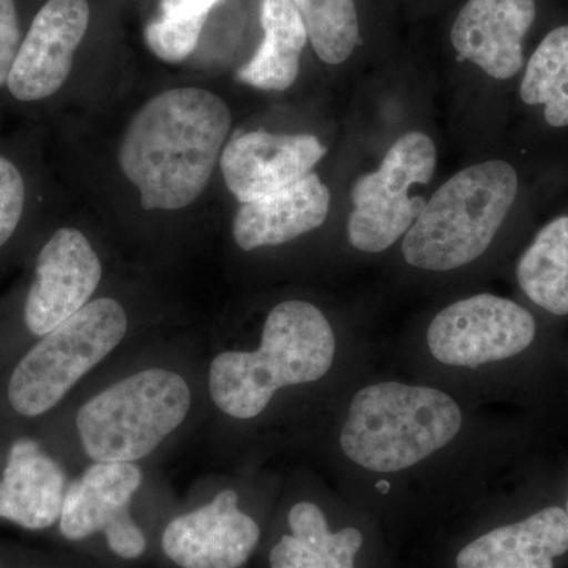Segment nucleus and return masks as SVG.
I'll return each mask as SVG.
<instances>
[{
    "instance_id": "obj_1",
    "label": "nucleus",
    "mask_w": 568,
    "mask_h": 568,
    "mask_svg": "<svg viewBox=\"0 0 568 568\" xmlns=\"http://www.w3.org/2000/svg\"><path fill=\"white\" fill-rule=\"evenodd\" d=\"M233 115L222 97L200 88L170 89L142 104L119 148V166L145 211H179L211 182Z\"/></svg>"
},
{
    "instance_id": "obj_2",
    "label": "nucleus",
    "mask_w": 568,
    "mask_h": 568,
    "mask_svg": "<svg viewBox=\"0 0 568 568\" xmlns=\"http://www.w3.org/2000/svg\"><path fill=\"white\" fill-rule=\"evenodd\" d=\"M525 182L506 156H485L459 168L429 193L402 239L403 257L418 271H457L476 263L521 204Z\"/></svg>"
},
{
    "instance_id": "obj_3",
    "label": "nucleus",
    "mask_w": 568,
    "mask_h": 568,
    "mask_svg": "<svg viewBox=\"0 0 568 568\" xmlns=\"http://www.w3.org/2000/svg\"><path fill=\"white\" fill-rule=\"evenodd\" d=\"M334 328L316 305L286 301L268 313L260 349L227 351L213 358V403L234 418H253L283 387L315 383L334 364Z\"/></svg>"
},
{
    "instance_id": "obj_4",
    "label": "nucleus",
    "mask_w": 568,
    "mask_h": 568,
    "mask_svg": "<svg viewBox=\"0 0 568 568\" xmlns=\"http://www.w3.org/2000/svg\"><path fill=\"white\" fill-rule=\"evenodd\" d=\"M462 425V409L444 392L381 383L354 396L339 443L358 466L398 473L446 447Z\"/></svg>"
},
{
    "instance_id": "obj_5",
    "label": "nucleus",
    "mask_w": 568,
    "mask_h": 568,
    "mask_svg": "<svg viewBox=\"0 0 568 568\" xmlns=\"http://www.w3.org/2000/svg\"><path fill=\"white\" fill-rule=\"evenodd\" d=\"M192 403L178 373L152 368L119 381L81 407L82 448L95 463H134L151 455L185 420Z\"/></svg>"
},
{
    "instance_id": "obj_6",
    "label": "nucleus",
    "mask_w": 568,
    "mask_h": 568,
    "mask_svg": "<svg viewBox=\"0 0 568 568\" xmlns=\"http://www.w3.org/2000/svg\"><path fill=\"white\" fill-rule=\"evenodd\" d=\"M439 166L432 133L409 129L388 145L373 170L354 179L349 189L346 234L362 253H383L402 242L428 200Z\"/></svg>"
},
{
    "instance_id": "obj_7",
    "label": "nucleus",
    "mask_w": 568,
    "mask_h": 568,
    "mask_svg": "<svg viewBox=\"0 0 568 568\" xmlns=\"http://www.w3.org/2000/svg\"><path fill=\"white\" fill-rule=\"evenodd\" d=\"M126 325L125 310L114 298L89 302L24 355L11 375L10 405L26 417L48 413L118 347Z\"/></svg>"
},
{
    "instance_id": "obj_8",
    "label": "nucleus",
    "mask_w": 568,
    "mask_h": 568,
    "mask_svg": "<svg viewBox=\"0 0 568 568\" xmlns=\"http://www.w3.org/2000/svg\"><path fill=\"white\" fill-rule=\"evenodd\" d=\"M537 13V0H458L444 47L459 80L481 95L517 88Z\"/></svg>"
},
{
    "instance_id": "obj_9",
    "label": "nucleus",
    "mask_w": 568,
    "mask_h": 568,
    "mask_svg": "<svg viewBox=\"0 0 568 568\" xmlns=\"http://www.w3.org/2000/svg\"><path fill=\"white\" fill-rule=\"evenodd\" d=\"M536 332V320L525 306L481 293L440 310L429 323L426 342L440 364L476 368L521 354Z\"/></svg>"
},
{
    "instance_id": "obj_10",
    "label": "nucleus",
    "mask_w": 568,
    "mask_h": 568,
    "mask_svg": "<svg viewBox=\"0 0 568 568\" xmlns=\"http://www.w3.org/2000/svg\"><path fill=\"white\" fill-rule=\"evenodd\" d=\"M141 484V470L133 463H95L65 491L62 536L78 541L103 532L115 556L140 558L148 541L130 515V504Z\"/></svg>"
},
{
    "instance_id": "obj_11",
    "label": "nucleus",
    "mask_w": 568,
    "mask_h": 568,
    "mask_svg": "<svg viewBox=\"0 0 568 568\" xmlns=\"http://www.w3.org/2000/svg\"><path fill=\"white\" fill-rule=\"evenodd\" d=\"M327 152L316 134L237 132L224 145L220 168L235 200L250 203L315 173Z\"/></svg>"
},
{
    "instance_id": "obj_12",
    "label": "nucleus",
    "mask_w": 568,
    "mask_h": 568,
    "mask_svg": "<svg viewBox=\"0 0 568 568\" xmlns=\"http://www.w3.org/2000/svg\"><path fill=\"white\" fill-rule=\"evenodd\" d=\"M102 280V263L81 231L62 227L37 261L36 278L24 306L33 335L44 336L91 302Z\"/></svg>"
},
{
    "instance_id": "obj_13",
    "label": "nucleus",
    "mask_w": 568,
    "mask_h": 568,
    "mask_svg": "<svg viewBox=\"0 0 568 568\" xmlns=\"http://www.w3.org/2000/svg\"><path fill=\"white\" fill-rule=\"evenodd\" d=\"M88 0H48L33 18L11 67L9 91L21 102H39L65 84L74 54L88 33Z\"/></svg>"
},
{
    "instance_id": "obj_14",
    "label": "nucleus",
    "mask_w": 568,
    "mask_h": 568,
    "mask_svg": "<svg viewBox=\"0 0 568 568\" xmlns=\"http://www.w3.org/2000/svg\"><path fill=\"white\" fill-rule=\"evenodd\" d=\"M260 537L257 523L239 508L237 493L223 489L207 506L174 518L162 547L181 568H241Z\"/></svg>"
},
{
    "instance_id": "obj_15",
    "label": "nucleus",
    "mask_w": 568,
    "mask_h": 568,
    "mask_svg": "<svg viewBox=\"0 0 568 568\" xmlns=\"http://www.w3.org/2000/svg\"><path fill=\"white\" fill-rule=\"evenodd\" d=\"M331 212V189L320 174L310 173L286 189L242 203L234 216V241L244 252L287 244L320 230Z\"/></svg>"
},
{
    "instance_id": "obj_16",
    "label": "nucleus",
    "mask_w": 568,
    "mask_h": 568,
    "mask_svg": "<svg viewBox=\"0 0 568 568\" xmlns=\"http://www.w3.org/2000/svg\"><path fill=\"white\" fill-rule=\"evenodd\" d=\"M63 497L62 467L36 440H17L0 481V518L29 530L51 528L61 519Z\"/></svg>"
},
{
    "instance_id": "obj_17",
    "label": "nucleus",
    "mask_w": 568,
    "mask_h": 568,
    "mask_svg": "<svg viewBox=\"0 0 568 568\" xmlns=\"http://www.w3.org/2000/svg\"><path fill=\"white\" fill-rule=\"evenodd\" d=\"M567 551V511L555 506L477 538L462 549L457 568H555Z\"/></svg>"
},
{
    "instance_id": "obj_18",
    "label": "nucleus",
    "mask_w": 568,
    "mask_h": 568,
    "mask_svg": "<svg viewBox=\"0 0 568 568\" xmlns=\"http://www.w3.org/2000/svg\"><path fill=\"white\" fill-rule=\"evenodd\" d=\"M304 20L308 44L332 69L357 65L366 59L379 33L388 0H293Z\"/></svg>"
},
{
    "instance_id": "obj_19",
    "label": "nucleus",
    "mask_w": 568,
    "mask_h": 568,
    "mask_svg": "<svg viewBox=\"0 0 568 568\" xmlns=\"http://www.w3.org/2000/svg\"><path fill=\"white\" fill-rule=\"evenodd\" d=\"M260 21L263 41L237 71V80L260 91H287L297 81L308 44L304 20L293 0H261Z\"/></svg>"
},
{
    "instance_id": "obj_20",
    "label": "nucleus",
    "mask_w": 568,
    "mask_h": 568,
    "mask_svg": "<svg viewBox=\"0 0 568 568\" xmlns=\"http://www.w3.org/2000/svg\"><path fill=\"white\" fill-rule=\"evenodd\" d=\"M287 523L293 534L272 548L271 568H355V555L364 544L361 530L331 532L323 510L312 503L291 508Z\"/></svg>"
},
{
    "instance_id": "obj_21",
    "label": "nucleus",
    "mask_w": 568,
    "mask_h": 568,
    "mask_svg": "<svg viewBox=\"0 0 568 568\" xmlns=\"http://www.w3.org/2000/svg\"><path fill=\"white\" fill-rule=\"evenodd\" d=\"M517 100L551 130H568V22L545 33L517 82Z\"/></svg>"
},
{
    "instance_id": "obj_22",
    "label": "nucleus",
    "mask_w": 568,
    "mask_h": 568,
    "mask_svg": "<svg viewBox=\"0 0 568 568\" xmlns=\"http://www.w3.org/2000/svg\"><path fill=\"white\" fill-rule=\"evenodd\" d=\"M517 280L532 304L551 315H568V213L537 231L519 257Z\"/></svg>"
},
{
    "instance_id": "obj_23",
    "label": "nucleus",
    "mask_w": 568,
    "mask_h": 568,
    "mask_svg": "<svg viewBox=\"0 0 568 568\" xmlns=\"http://www.w3.org/2000/svg\"><path fill=\"white\" fill-rule=\"evenodd\" d=\"M205 20L178 21L160 17L149 22L144 39L149 50L164 62L185 61L196 48Z\"/></svg>"
},
{
    "instance_id": "obj_24",
    "label": "nucleus",
    "mask_w": 568,
    "mask_h": 568,
    "mask_svg": "<svg viewBox=\"0 0 568 568\" xmlns=\"http://www.w3.org/2000/svg\"><path fill=\"white\" fill-rule=\"evenodd\" d=\"M24 181L10 160L0 156V248L17 231L24 211Z\"/></svg>"
},
{
    "instance_id": "obj_25",
    "label": "nucleus",
    "mask_w": 568,
    "mask_h": 568,
    "mask_svg": "<svg viewBox=\"0 0 568 568\" xmlns=\"http://www.w3.org/2000/svg\"><path fill=\"white\" fill-rule=\"evenodd\" d=\"M20 47V22L14 0H0V88L9 81Z\"/></svg>"
},
{
    "instance_id": "obj_26",
    "label": "nucleus",
    "mask_w": 568,
    "mask_h": 568,
    "mask_svg": "<svg viewBox=\"0 0 568 568\" xmlns=\"http://www.w3.org/2000/svg\"><path fill=\"white\" fill-rule=\"evenodd\" d=\"M219 2L220 0H162L160 17L178 21L207 20V14Z\"/></svg>"
},
{
    "instance_id": "obj_27",
    "label": "nucleus",
    "mask_w": 568,
    "mask_h": 568,
    "mask_svg": "<svg viewBox=\"0 0 568 568\" xmlns=\"http://www.w3.org/2000/svg\"><path fill=\"white\" fill-rule=\"evenodd\" d=\"M377 488H379L383 493H387L388 488H390V485H388L387 481H379V484H377Z\"/></svg>"
},
{
    "instance_id": "obj_28",
    "label": "nucleus",
    "mask_w": 568,
    "mask_h": 568,
    "mask_svg": "<svg viewBox=\"0 0 568 568\" xmlns=\"http://www.w3.org/2000/svg\"><path fill=\"white\" fill-rule=\"evenodd\" d=\"M567 518H568V503H567Z\"/></svg>"
}]
</instances>
